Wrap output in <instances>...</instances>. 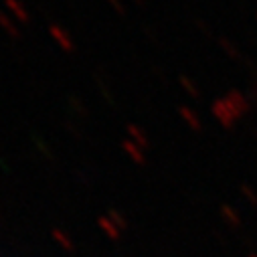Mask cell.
Listing matches in <instances>:
<instances>
[{"label": "cell", "instance_id": "30bf717a", "mask_svg": "<svg viewBox=\"0 0 257 257\" xmlns=\"http://www.w3.org/2000/svg\"><path fill=\"white\" fill-rule=\"evenodd\" d=\"M107 3H109L119 15H125V9H123V5H121V0H107Z\"/></svg>", "mask_w": 257, "mask_h": 257}, {"label": "cell", "instance_id": "8992f818", "mask_svg": "<svg viewBox=\"0 0 257 257\" xmlns=\"http://www.w3.org/2000/svg\"><path fill=\"white\" fill-rule=\"evenodd\" d=\"M0 27H3L5 31H7V35L9 37H13V39H19L21 35H19V27L11 21V17L9 15H5V13H0Z\"/></svg>", "mask_w": 257, "mask_h": 257}, {"label": "cell", "instance_id": "5b68a950", "mask_svg": "<svg viewBox=\"0 0 257 257\" xmlns=\"http://www.w3.org/2000/svg\"><path fill=\"white\" fill-rule=\"evenodd\" d=\"M178 115L186 121V125L190 127V130H201V127H203V121H201L199 113L192 107H188V105H180L178 107Z\"/></svg>", "mask_w": 257, "mask_h": 257}, {"label": "cell", "instance_id": "52a82bcc", "mask_svg": "<svg viewBox=\"0 0 257 257\" xmlns=\"http://www.w3.org/2000/svg\"><path fill=\"white\" fill-rule=\"evenodd\" d=\"M180 87H182L190 97H201V89H199V85L192 81L190 77H186V75L180 77Z\"/></svg>", "mask_w": 257, "mask_h": 257}, {"label": "cell", "instance_id": "8fae6325", "mask_svg": "<svg viewBox=\"0 0 257 257\" xmlns=\"http://www.w3.org/2000/svg\"><path fill=\"white\" fill-rule=\"evenodd\" d=\"M136 3H138V5H142V3H144V0H136Z\"/></svg>", "mask_w": 257, "mask_h": 257}, {"label": "cell", "instance_id": "3957f363", "mask_svg": "<svg viewBox=\"0 0 257 257\" xmlns=\"http://www.w3.org/2000/svg\"><path fill=\"white\" fill-rule=\"evenodd\" d=\"M225 97H227V101L235 107V111H237L241 117L247 115L251 103H249V99H247V95H245L243 91H239V89H229V91L225 93Z\"/></svg>", "mask_w": 257, "mask_h": 257}, {"label": "cell", "instance_id": "277c9868", "mask_svg": "<svg viewBox=\"0 0 257 257\" xmlns=\"http://www.w3.org/2000/svg\"><path fill=\"white\" fill-rule=\"evenodd\" d=\"M5 7H7V11L19 21V23H29V19H31V15H29V11H27V7L21 3V0H5Z\"/></svg>", "mask_w": 257, "mask_h": 257}, {"label": "cell", "instance_id": "7a4b0ae2", "mask_svg": "<svg viewBox=\"0 0 257 257\" xmlns=\"http://www.w3.org/2000/svg\"><path fill=\"white\" fill-rule=\"evenodd\" d=\"M49 35H51V39L59 45V49L67 51V53L75 51V43H73V39H71L69 31H65L61 25H49Z\"/></svg>", "mask_w": 257, "mask_h": 257}, {"label": "cell", "instance_id": "6da1fadb", "mask_svg": "<svg viewBox=\"0 0 257 257\" xmlns=\"http://www.w3.org/2000/svg\"><path fill=\"white\" fill-rule=\"evenodd\" d=\"M211 113L217 117V121H219L223 127H227V130L235 127V123L241 119V115H239V113L235 111V107L227 101L225 95L219 97V99H215V101L211 103Z\"/></svg>", "mask_w": 257, "mask_h": 257}, {"label": "cell", "instance_id": "9c48e42d", "mask_svg": "<svg viewBox=\"0 0 257 257\" xmlns=\"http://www.w3.org/2000/svg\"><path fill=\"white\" fill-rule=\"evenodd\" d=\"M127 134H130L136 142H142V144H146V134L140 130V127H136V125H127Z\"/></svg>", "mask_w": 257, "mask_h": 257}, {"label": "cell", "instance_id": "ba28073f", "mask_svg": "<svg viewBox=\"0 0 257 257\" xmlns=\"http://www.w3.org/2000/svg\"><path fill=\"white\" fill-rule=\"evenodd\" d=\"M219 45L225 49V53H227L229 57H233V59H239V57H241V53H239V47H237L233 41H229L227 37H221V39H219Z\"/></svg>", "mask_w": 257, "mask_h": 257}]
</instances>
